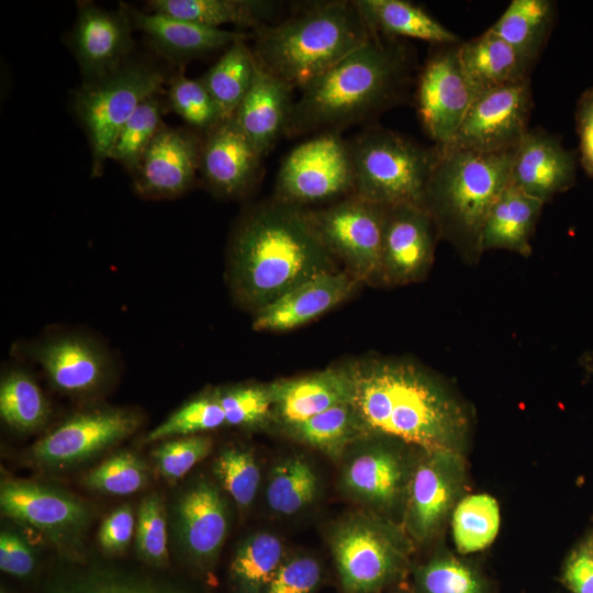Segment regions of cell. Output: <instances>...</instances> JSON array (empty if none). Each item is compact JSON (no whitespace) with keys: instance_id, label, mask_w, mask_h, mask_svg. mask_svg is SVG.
<instances>
[{"instance_id":"f5cc1de1","label":"cell","mask_w":593,"mask_h":593,"mask_svg":"<svg viewBox=\"0 0 593 593\" xmlns=\"http://www.w3.org/2000/svg\"><path fill=\"white\" fill-rule=\"evenodd\" d=\"M574 118L580 164L586 176L593 179V86L580 96Z\"/></svg>"},{"instance_id":"f907efd6","label":"cell","mask_w":593,"mask_h":593,"mask_svg":"<svg viewBox=\"0 0 593 593\" xmlns=\"http://www.w3.org/2000/svg\"><path fill=\"white\" fill-rule=\"evenodd\" d=\"M135 527L134 514L128 505L114 510L101 524L98 539L109 553H119L130 544Z\"/></svg>"},{"instance_id":"d590c367","label":"cell","mask_w":593,"mask_h":593,"mask_svg":"<svg viewBox=\"0 0 593 593\" xmlns=\"http://www.w3.org/2000/svg\"><path fill=\"white\" fill-rule=\"evenodd\" d=\"M317 492V478L302 458L292 457L271 471L266 489L269 507L280 515H292L309 504Z\"/></svg>"},{"instance_id":"f1b7e54d","label":"cell","mask_w":593,"mask_h":593,"mask_svg":"<svg viewBox=\"0 0 593 593\" xmlns=\"http://www.w3.org/2000/svg\"><path fill=\"white\" fill-rule=\"evenodd\" d=\"M152 12L212 29L233 24L254 31L270 24L277 3L264 0H150Z\"/></svg>"},{"instance_id":"30bf717a","label":"cell","mask_w":593,"mask_h":593,"mask_svg":"<svg viewBox=\"0 0 593 593\" xmlns=\"http://www.w3.org/2000/svg\"><path fill=\"white\" fill-rule=\"evenodd\" d=\"M533 105L530 79L482 91L444 147L480 153L514 150L529 130Z\"/></svg>"},{"instance_id":"484cf974","label":"cell","mask_w":593,"mask_h":593,"mask_svg":"<svg viewBox=\"0 0 593 593\" xmlns=\"http://www.w3.org/2000/svg\"><path fill=\"white\" fill-rule=\"evenodd\" d=\"M459 57L474 94L529 79L536 57L512 46L489 29L459 44Z\"/></svg>"},{"instance_id":"8992f818","label":"cell","mask_w":593,"mask_h":593,"mask_svg":"<svg viewBox=\"0 0 593 593\" xmlns=\"http://www.w3.org/2000/svg\"><path fill=\"white\" fill-rule=\"evenodd\" d=\"M347 144L354 174V195L382 206H421L439 156V145L426 147L379 126L363 130Z\"/></svg>"},{"instance_id":"ba28073f","label":"cell","mask_w":593,"mask_h":593,"mask_svg":"<svg viewBox=\"0 0 593 593\" xmlns=\"http://www.w3.org/2000/svg\"><path fill=\"white\" fill-rule=\"evenodd\" d=\"M354 174L347 141L340 133H322L299 144L283 159L277 176L276 200L301 205L348 197Z\"/></svg>"},{"instance_id":"816d5d0a","label":"cell","mask_w":593,"mask_h":593,"mask_svg":"<svg viewBox=\"0 0 593 593\" xmlns=\"http://www.w3.org/2000/svg\"><path fill=\"white\" fill-rule=\"evenodd\" d=\"M35 556L26 542L16 534L4 530L0 534V569L16 577L27 578L35 569Z\"/></svg>"},{"instance_id":"6da1fadb","label":"cell","mask_w":593,"mask_h":593,"mask_svg":"<svg viewBox=\"0 0 593 593\" xmlns=\"http://www.w3.org/2000/svg\"><path fill=\"white\" fill-rule=\"evenodd\" d=\"M414 69L410 47L372 33L367 42L301 89L284 136L340 133L400 103Z\"/></svg>"},{"instance_id":"603a6c76","label":"cell","mask_w":593,"mask_h":593,"mask_svg":"<svg viewBox=\"0 0 593 593\" xmlns=\"http://www.w3.org/2000/svg\"><path fill=\"white\" fill-rule=\"evenodd\" d=\"M120 8L134 30L144 33L165 57L177 64L227 48L250 36L245 32L212 29L161 13L144 12L127 3H121Z\"/></svg>"},{"instance_id":"681fc988","label":"cell","mask_w":593,"mask_h":593,"mask_svg":"<svg viewBox=\"0 0 593 593\" xmlns=\"http://www.w3.org/2000/svg\"><path fill=\"white\" fill-rule=\"evenodd\" d=\"M322 573L321 564L312 557L284 560L265 593H314Z\"/></svg>"},{"instance_id":"74e56055","label":"cell","mask_w":593,"mask_h":593,"mask_svg":"<svg viewBox=\"0 0 593 593\" xmlns=\"http://www.w3.org/2000/svg\"><path fill=\"white\" fill-rule=\"evenodd\" d=\"M163 112L164 104L159 93L143 101L119 131L109 158L119 161L134 174L148 146L164 125Z\"/></svg>"},{"instance_id":"7bdbcfd3","label":"cell","mask_w":593,"mask_h":593,"mask_svg":"<svg viewBox=\"0 0 593 593\" xmlns=\"http://www.w3.org/2000/svg\"><path fill=\"white\" fill-rule=\"evenodd\" d=\"M213 470L240 510L247 508L254 502L260 471L249 450L238 447L223 449L214 460Z\"/></svg>"},{"instance_id":"b9f144b4","label":"cell","mask_w":593,"mask_h":593,"mask_svg":"<svg viewBox=\"0 0 593 593\" xmlns=\"http://www.w3.org/2000/svg\"><path fill=\"white\" fill-rule=\"evenodd\" d=\"M167 101L175 113L203 134L224 120L201 80L183 74H178L170 81Z\"/></svg>"},{"instance_id":"7c38bea8","label":"cell","mask_w":593,"mask_h":593,"mask_svg":"<svg viewBox=\"0 0 593 593\" xmlns=\"http://www.w3.org/2000/svg\"><path fill=\"white\" fill-rule=\"evenodd\" d=\"M139 423L136 413L123 409L81 412L37 440L31 456L48 468L74 466L131 436Z\"/></svg>"},{"instance_id":"ee69618b","label":"cell","mask_w":593,"mask_h":593,"mask_svg":"<svg viewBox=\"0 0 593 593\" xmlns=\"http://www.w3.org/2000/svg\"><path fill=\"white\" fill-rule=\"evenodd\" d=\"M216 394L226 425L253 427L264 423L272 414L269 385L238 384L217 389Z\"/></svg>"},{"instance_id":"ac0fdd59","label":"cell","mask_w":593,"mask_h":593,"mask_svg":"<svg viewBox=\"0 0 593 593\" xmlns=\"http://www.w3.org/2000/svg\"><path fill=\"white\" fill-rule=\"evenodd\" d=\"M261 158L232 118L204 133L200 171L213 192L236 198L249 191L257 181Z\"/></svg>"},{"instance_id":"5b68a950","label":"cell","mask_w":593,"mask_h":593,"mask_svg":"<svg viewBox=\"0 0 593 593\" xmlns=\"http://www.w3.org/2000/svg\"><path fill=\"white\" fill-rule=\"evenodd\" d=\"M421 206L433 217L439 237L475 262L489 212L510 184L514 150L480 153L439 146Z\"/></svg>"},{"instance_id":"7a4b0ae2","label":"cell","mask_w":593,"mask_h":593,"mask_svg":"<svg viewBox=\"0 0 593 593\" xmlns=\"http://www.w3.org/2000/svg\"><path fill=\"white\" fill-rule=\"evenodd\" d=\"M351 405L365 434L451 454L463 435L461 405L427 372L401 360L369 358L348 366Z\"/></svg>"},{"instance_id":"7402d4cb","label":"cell","mask_w":593,"mask_h":593,"mask_svg":"<svg viewBox=\"0 0 593 593\" xmlns=\"http://www.w3.org/2000/svg\"><path fill=\"white\" fill-rule=\"evenodd\" d=\"M357 283L346 270L320 273L256 312L253 327L269 332L296 328L345 301Z\"/></svg>"},{"instance_id":"e0dca14e","label":"cell","mask_w":593,"mask_h":593,"mask_svg":"<svg viewBox=\"0 0 593 593\" xmlns=\"http://www.w3.org/2000/svg\"><path fill=\"white\" fill-rule=\"evenodd\" d=\"M133 30L121 8L109 11L90 1L78 2L70 43L83 82L99 79L130 59Z\"/></svg>"},{"instance_id":"d6a6232c","label":"cell","mask_w":593,"mask_h":593,"mask_svg":"<svg viewBox=\"0 0 593 593\" xmlns=\"http://www.w3.org/2000/svg\"><path fill=\"white\" fill-rule=\"evenodd\" d=\"M556 15L555 1L513 0L489 30L537 58L550 36Z\"/></svg>"},{"instance_id":"d4e9b609","label":"cell","mask_w":593,"mask_h":593,"mask_svg":"<svg viewBox=\"0 0 593 593\" xmlns=\"http://www.w3.org/2000/svg\"><path fill=\"white\" fill-rule=\"evenodd\" d=\"M292 90L256 63L251 87L233 120L262 157L284 136L294 102Z\"/></svg>"},{"instance_id":"4dcf8cb0","label":"cell","mask_w":593,"mask_h":593,"mask_svg":"<svg viewBox=\"0 0 593 593\" xmlns=\"http://www.w3.org/2000/svg\"><path fill=\"white\" fill-rule=\"evenodd\" d=\"M433 456L417 466L410 488L411 522L421 537L437 528L454 495V481L440 459L443 454Z\"/></svg>"},{"instance_id":"5bb4252c","label":"cell","mask_w":593,"mask_h":593,"mask_svg":"<svg viewBox=\"0 0 593 593\" xmlns=\"http://www.w3.org/2000/svg\"><path fill=\"white\" fill-rule=\"evenodd\" d=\"M439 237L430 214L415 204L385 206L380 280L402 286L422 280Z\"/></svg>"},{"instance_id":"cb8c5ba5","label":"cell","mask_w":593,"mask_h":593,"mask_svg":"<svg viewBox=\"0 0 593 593\" xmlns=\"http://www.w3.org/2000/svg\"><path fill=\"white\" fill-rule=\"evenodd\" d=\"M272 415L289 427L339 404L351 402L348 366L269 384Z\"/></svg>"},{"instance_id":"c3c4849f","label":"cell","mask_w":593,"mask_h":593,"mask_svg":"<svg viewBox=\"0 0 593 593\" xmlns=\"http://www.w3.org/2000/svg\"><path fill=\"white\" fill-rule=\"evenodd\" d=\"M423 593H483L475 573L454 558H440L425 566L418 575Z\"/></svg>"},{"instance_id":"8d00e7d4","label":"cell","mask_w":593,"mask_h":593,"mask_svg":"<svg viewBox=\"0 0 593 593\" xmlns=\"http://www.w3.org/2000/svg\"><path fill=\"white\" fill-rule=\"evenodd\" d=\"M500 508L488 494L465 497L452 515V534L458 550L470 553L486 548L496 537Z\"/></svg>"},{"instance_id":"8fae6325","label":"cell","mask_w":593,"mask_h":593,"mask_svg":"<svg viewBox=\"0 0 593 593\" xmlns=\"http://www.w3.org/2000/svg\"><path fill=\"white\" fill-rule=\"evenodd\" d=\"M459 44L438 45L417 79V114L439 146L454 138L475 97L460 61Z\"/></svg>"},{"instance_id":"4fadbf2b","label":"cell","mask_w":593,"mask_h":593,"mask_svg":"<svg viewBox=\"0 0 593 593\" xmlns=\"http://www.w3.org/2000/svg\"><path fill=\"white\" fill-rule=\"evenodd\" d=\"M0 507L3 515L38 529L67 549L75 546L89 521V510L80 500L26 480L2 481Z\"/></svg>"},{"instance_id":"f546056e","label":"cell","mask_w":593,"mask_h":593,"mask_svg":"<svg viewBox=\"0 0 593 593\" xmlns=\"http://www.w3.org/2000/svg\"><path fill=\"white\" fill-rule=\"evenodd\" d=\"M403 475V465L394 452L384 448H370L350 460L343 481L356 497L384 506L398 497Z\"/></svg>"},{"instance_id":"277c9868","label":"cell","mask_w":593,"mask_h":593,"mask_svg":"<svg viewBox=\"0 0 593 593\" xmlns=\"http://www.w3.org/2000/svg\"><path fill=\"white\" fill-rule=\"evenodd\" d=\"M371 35L354 1H318L254 31L251 52L266 71L302 89Z\"/></svg>"},{"instance_id":"3957f363","label":"cell","mask_w":593,"mask_h":593,"mask_svg":"<svg viewBox=\"0 0 593 593\" xmlns=\"http://www.w3.org/2000/svg\"><path fill=\"white\" fill-rule=\"evenodd\" d=\"M301 208L273 200L246 213L230 244L235 298L258 312L304 281L335 269Z\"/></svg>"},{"instance_id":"e575fe53","label":"cell","mask_w":593,"mask_h":593,"mask_svg":"<svg viewBox=\"0 0 593 593\" xmlns=\"http://www.w3.org/2000/svg\"><path fill=\"white\" fill-rule=\"evenodd\" d=\"M49 404L33 377L23 369L7 371L0 382V415L11 428L30 433L48 419Z\"/></svg>"},{"instance_id":"9a60e30c","label":"cell","mask_w":593,"mask_h":593,"mask_svg":"<svg viewBox=\"0 0 593 593\" xmlns=\"http://www.w3.org/2000/svg\"><path fill=\"white\" fill-rule=\"evenodd\" d=\"M332 551L346 593H372L398 572L401 556L389 537L377 526L353 519L332 538Z\"/></svg>"},{"instance_id":"9c48e42d","label":"cell","mask_w":593,"mask_h":593,"mask_svg":"<svg viewBox=\"0 0 593 593\" xmlns=\"http://www.w3.org/2000/svg\"><path fill=\"white\" fill-rule=\"evenodd\" d=\"M313 231L358 282L380 278L385 206L354 194L320 210L305 211Z\"/></svg>"},{"instance_id":"60d3db41","label":"cell","mask_w":593,"mask_h":593,"mask_svg":"<svg viewBox=\"0 0 593 593\" xmlns=\"http://www.w3.org/2000/svg\"><path fill=\"white\" fill-rule=\"evenodd\" d=\"M147 465L131 451H120L91 469L82 483L90 490L111 495H130L147 485Z\"/></svg>"},{"instance_id":"52a82bcc","label":"cell","mask_w":593,"mask_h":593,"mask_svg":"<svg viewBox=\"0 0 593 593\" xmlns=\"http://www.w3.org/2000/svg\"><path fill=\"white\" fill-rule=\"evenodd\" d=\"M165 81L159 67L128 59L76 91L75 110L88 134L93 174L102 172L122 125L143 101L163 91Z\"/></svg>"},{"instance_id":"f35d334b","label":"cell","mask_w":593,"mask_h":593,"mask_svg":"<svg viewBox=\"0 0 593 593\" xmlns=\"http://www.w3.org/2000/svg\"><path fill=\"white\" fill-rule=\"evenodd\" d=\"M287 428L295 438L329 452L339 451L349 441L365 434L350 402L333 406Z\"/></svg>"},{"instance_id":"ab89813d","label":"cell","mask_w":593,"mask_h":593,"mask_svg":"<svg viewBox=\"0 0 593 593\" xmlns=\"http://www.w3.org/2000/svg\"><path fill=\"white\" fill-rule=\"evenodd\" d=\"M226 425L225 414L216 390L203 393L175 411L163 423L153 428L144 443H155L168 438L200 435Z\"/></svg>"},{"instance_id":"f6af8a7d","label":"cell","mask_w":593,"mask_h":593,"mask_svg":"<svg viewBox=\"0 0 593 593\" xmlns=\"http://www.w3.org/2000/svg\"><path fill=\"white\" fill-rule=\"evenodd\" d=\"M136 547L138 556L155 567L168 563L165 508L157 494L143 499L137 517Z\"/></svg>"},{"instance_id":"836d02e7","label":"cell","mask_w":593,"mask_h":593,"mask_svg":"<svg viewBox=\"0 0 593 593\" xmlns=\"http://www.w3.org/2000/svg\"><path fill=\"white\" fill-rule=\"evenodd\" d=\"M283 562L284 548L279 537L270 533L249 536L238 546L230 566L235 591L265 593Z\"/></svg>"},{"instance_id":"bcb514c9","label":"cell","mask_w":593,"mask_h":593,"mask_svg":"<svg viewBox=\"0 0 593 593\" xmlns=\"http://www.w3.org/2000/svg\"><path fill=\"white\" fill-rule=\"evenodd\" d=\"M52 593H186L184 591L156 581L130 577L115 572H90L64 584Z\"/></svg>"},{"instance_id":"2e32d148","label":"cell","mask_w":593,"mask_h":593,"mask_svg":"<svg viewBox=\"0 0 593 593\" xmlns=\"http://www.w3.org/2000/svg\"><path fill=\"white\" fill-rule=\"evenodd\" d=\"M202 138L194 132L163 125L134 175V189L145 198L172 199L194 183Z\"/></svg>"},{"instance_id":"44dd1931","label":"cell","mask_w":593,"mask_h":593,"mask_svg":"<svg viewBox=\"0 0 593 593\" xmlns=\"http://www.w3.org/2000/svg\"><path fill=\"white\" fill-rule=\"evenodd\" d=\"M177 529L190 560L210 568L220 553L227 534L226 503L219 489L199 481L182 493L176 506Z\"/></svg>"},{"instance_id":"d6986e66","label":"cell","mask_w":593,"mask_h":593,"mask_svg":"<svg viewBox=\"0 0 593 593\" xmlns=\"http://www.w3.org/2000/svg\"><path fill=\"white\" fill-rule=\"evenodd\" d=\"M573 152L548 132L528 130L514 150L510 186L544 203L575 183Z\"/></svg>"},{"instance_id":"1f68e13d","label":"cell","mask_w":593,"mask_h":593,"mask_svg":"<svg viewBox=\"0 0 593 593\" xmlns=\"http://www.w3.org/2000/svg\"><path fill=\"white\" fill-rule=\"evenodd\" d=\"M256 60L245 41L230 45L217 61L199 78L224 120L232 119L249 91Z\"/></svg>"},{"instance_id":"ffe728a7","label":"cell","mask_w":593,"mask_h":593,"mask_svg":"<svg viewBox=\"0 0 593 593\" xmlns=\"http://www.w3.org/2000/svg\"><path fill=\"white\" fill-rule=\"evenodd\" d=\"M33 356L56 389L74 395L99 390L112 368L109 355L99 345L71 334L41 342Z\"/></svg>"},{"instance_id":"4316f807","label":"cell","mask_w":593,"mask_h":593,"mask_svg":"<svg viewBox=\"0 0 593 593\" xmlns=\"http://www.w3.org/2000/svg\"><path fill=\"white\" fill-rule=\"evenodd\" d=\"M544 202L507 186L491 208L482 236V251L506 249L528 257L530 238L544 208Z\"/></svg>"},{"instance_id":"db71d44e","label":"cell","mask_w":593,"mask_h":593,"mask_svg":"<svg viewBox=\"0 0 593 593\" xmlns=\"http://www.w3.org/2000/svg\"><path fill=\"white\" fill-rule=\"evenodd\" d=\"M563 579L573 593H593V548L580 547L570 557Z\"/></svg>"},{"instance_id":"11a10c76","label":"cell","mask_w":593,"mask_h":593,"mask_svg":"<svg viewBox=\"0 0 593 593\" xmlns=\"http://www.w3.org/2000/svg\"><path fill=\"white\" fill-rule=\"evenodd\" d=\"M0 593H9L4 588H1Z\"/></svg>"},{"instance_id":"83f0119b","label":"cell","mask_w":593,"mask_h":593,"mask_svg":"<svg viewBox=\"0 0 593 593\" xmlns=\"http://www.w3.org/2000/svg\"><path fill=\"white\" fill-rule=\"evenodd\" d=\"M368 29L388 37H411L436 45L458 44V36L422 7L405 0H354Z\"/></svg>"},{"instance_id":"7dc6e473","label":"cell","mask_w":593,"mask_h":593,"mask_svg":"<svg viewBox=\"0 0 593 593\" xmlns=\"http://www.w3.org/2000/svg\"><path fill=\"white\" fill-rule=\"evenodd\" d=\"M212 446V439L204 435L177 437L158 445L152 455L160 475L175 482L208 457Z\"/></svg>"}]
</instances>
